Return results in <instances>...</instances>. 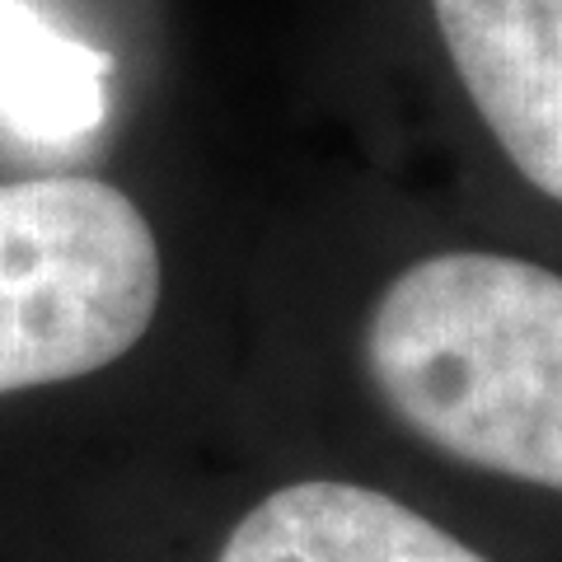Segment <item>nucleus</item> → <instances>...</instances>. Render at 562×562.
Returning a JSON list of instances; mask_svg holds the SVG:
<instances>
[{"mask_svg":"<svg viewBox=\"0 0 562 562\" xmlns=\"http://www.w3.org/2000/svg\"><path fill=\"white\" fill-rule=\"evenodd\" d=\"M366 371L431 450L562 492V272L479 249L417 258L366 319Z\"/></svg>","mask_w":562,"mask_h":562,"instance_id":"f257e3e1","label":"nucleus"},{"mask_svg":"<svg viewBox=\"0 0 562 562\" xmlns=\"http://www.w3.org/2000/svg\"><path fill=\"white\" fill-rule=\"evenodd\" d=\"M216 562H492L361 483H286L244 516Z\"/></svg>","mask_w":562,"mask_h":562,"instance_id":"20e7f679","label":"nucleus"},{"mask_svg":"<svg viewBox=\"0 0 562 562\" xmlns=\"http://www.w3.org/2000/svg\"><path fill=\"white\" fill-rule=\"evenodd\" d=\"M113 57L47 24L29 0H0V127L24 140L90 136L109 94Z\"/></svg>","mask_w":562,"mask_h":562,"instance_id":"39448f33","label":"nucleus"},{"mask_svg":"<svg viewBox=\"0 0 562 562\" xmlns=\"http://www.w3.org/2000/svg\"><path fill=\"white\" fill-rule=\"evenodd\" d=\"M160 244L103 179L0 183V394L94 375L160 310Z\"/></svg>","mask_w":562,"mask_h":562,"instance_id":"f03ea898","label":"nucleus"},{"mask_svg":"<svg viewBox=\"0 0 562 562\" xmlns=\"http://www.w3.org/2000/svg\"><path fill=\"white\" fill-rule=\"evenodd\" d=\"M431 14L506 160L562 202V0H431Z\"/></svg>","mask_w":562,"mask_h":562,"instance_id":"7ed1b4c3","label":"nucleus"}]
</instances>
